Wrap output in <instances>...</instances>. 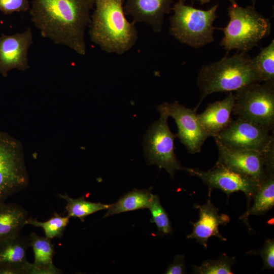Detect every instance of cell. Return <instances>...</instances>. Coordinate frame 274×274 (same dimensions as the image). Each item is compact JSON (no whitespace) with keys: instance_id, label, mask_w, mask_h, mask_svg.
Wrapping results in <instances>:
<instances>
[{"instance_id":"cell-1","label":"cell","mask_w":274,"mask_h":274,"mask_svg":"<svg viewBox=\"0 0 274 274\" xmlns=\"http://www.w3.org/2000/svg\"><path fill=\"white\" fill-rule=\"evenodd\" d=\"M31 20L44 38L85 55L94 0H32Z\"/></svg>"},{"instance_id":"cell-2","label":"cell","mask_w":274,"mask_h":274,"mask_svg":"<svg viewBox=\"0 0 274 274\" xmlns=\"http://www.w3.org/2000/svg\"><path fill=\"white\" fill-rule=\"evenodd\" d=\"M89 34L91 41L109 53L122 55L135 45L138 32L128 21L123 9L124 0H94Z\"/></svg>"},{"instance_id":"cell-3","label":"cell","mask_w":274,"mask_h":274,"mask_svg":"<svg viewBox=\"0 0 274 274\" xmlns=\"http://www.w3.org/2000/svg\"><path fill=\"white\" fill-rule=\"evenodd\" d=\"M255 82H261L252 58L246 52L237 53L231 57L226 55L200 69L197 79L200 99L197 106L212 93L237 91Z\"/></svg>"},{"instance_id":"cell-4","label":"cell","mask_w":274,"mask_h":274,"mask_svg":"<svg viewBox=\"0 0 274 274\" xmlns=\"http://www.w3.org/2000/svg\"><path fill=\"white\" fill-rule=\"evenodd\" d=\"M229 21L222 29L224 36L220 45L227 51L236 49L247 52L270 32L269 20L259 13L253 6L242 7L236 3L228 8Z\"/></svg>"},{"instance_id":"cell-5","label":"cell","mask_w":274,"mask_h":274,"mask_svg":"<svg viewBox=\"0 0 274 274\" xmlns=\"http://www.w3.org/2000/svg\"><path fill=\"white\" fill-rule=\"evenodd\" d=\"M218 4L208 10H202L178 2L172 8L169 33L181 43L195 48L214 41L213 23L217 18Z\"/></svg>"},{"instance_id":"cell-6","label":"cell","mask_w":274,"mask_h":274,"mask_svg":"<svg viewBox=\"0 0 274 274\" xmlns=\"http://www.w3.org/2000/svg\"><path fill=\"white\" fill-rule=\"evenodd\" d=\"M255 82L237 90L232 113L269 130L274 128V83Z\"/></svg>"},{"instance_id":"cell-7","label":"cell","mask_w":274,"mask_h":274,"mask_svg":"<svg viewBox=\"0 0 274 274\" xmlns=\"http://www.w3.org/2000/svg\"><path fill=\"white\" fill-rule=\"evenodd\" d=\"M28 175L19 145L0 132V202L25 189Z\"/></svg>"},{"instance_id":"cell-8","label":"cell","mask_w":274,"mask_h":274,"mask_svg":"<svg viewBox=\"0 0 274 274\" xmlns=\"http://www.w3.org/2000/svg\"><path fill=\"white\" fill-rule=\"evenodd\" d=\"M159 120L152 125L146 135L145 153L149 164H155L165 169L174 178L177 170H185L175 153L174 140L177 137L167 123L168 115L158 111Z\"/></svg>"},{"instance_id":"cell-9","label":"cell","mask_w":274,"mask_h":274,"mask_svg":"<svg viewBox=\"0 0 274 274\" xmlns=\"http://www.w3.org/2000/svg\"><path fill=\"white\" fill-rule=\"evenodd\" d=\"M185 171L200 179L209 188L218 189L228 195L244 192L247 198V210L260 184L247 175L217 163L208 171L192 168H186Z\"/></svg>"},{"instance_id":"cell-10","label":"cell","mask_w":274,"mask_h":274,"mask_svg":"<svg viewBox=\"0 0 274 274\" xmlns=\"http://www.w3.org/2000/svg\"><path fill=\"white\" fill-rule=\"evenodd\" d=\"M270 131L237 117L232 119L229 125L215 139L229 148L263 153L274 142L273 133L270 134Z\"/></svg>"},{"instance_id":"cell-11","label":"cell","mask_w":274,"mask_h":274,"mask_svg":"<svg viewBox=\"0 0 274 274\" xmlns=\"http://www.w3.org/2000/svg\"><path fill=\"white\" fill-rule=\"evenodd\" d=\"M198 107L191 109L177 101L165 102L157 107L158 111L164 112L175 119L178 129L176 136L192 154L200 152L209 138L198 120L196 113Z\"/></svg>"},{"instance_id":"cell-12","label":"cell","mask_w":274,"mask_h":274,"mask_svg":"<svg viewBox=\"0 0 274 274\" xmlns=\"http://www.w3.org/2000/svg\"><path fill=\"white\" fill-rule=\"evenodd\" d=\"M219 158L216 163L232 168L247 175L259 183L269 173L266 168L262 153L254 150L229 148L215 140Z\"/></svg>"},{"instance_id":"cell-13","label":"cell","mask_w":274,"mask_h":274,"mask_svg":"<svg viewBox=\"0 0 274 274\" xmlns=\"http://www.w3.org/2000/svg\"><path fill=\"white\" fill-rule=\"evenodd\" d=\"M33 42L30 27L24 32L0 36V74L6 77L9 71H25L30 68L28 51Z\"/></svg>"},{"instance_id":"cell-14","label":"cell","mask_w":274,"mask_h":274,"mask_svg":"<svg viewBox=\"0 0 274 274\" xmlns=\"http://www.w3.org/2000/svg\"><path fill=\"white\" fill-rule=\"evenodd\" d=\"M212 188H209L207 201L203 205L195 204L194 208L199 211V220L196 222H191L193 226L191 233L187 235L188 239H193L203 246L208 248L209 238L213 236H217L221 241H226V238L220 233L219 226L226 225L230 221L226 214H219V209L215 207L211 200Z\"/></svg>"},{"instance_id":"cell-15","label":"cell","mask_w":274,"mask_h":274,"mask_svg":"<svg viewBox=\"0 0 274 274\" xmlns=\"http://www.w3.org/2000/svg\"><path fill=\"white\" fill-rule=\"evenodd\" d=\"M173 3V0H126L123 9L133 23H146L154 32L159 33L162 30L165 15L172 10Z\"/></svg>"},{"instance_id":"cell-16","label":"cell","mask_w":274,"mask_h":274,"mask_svg":"<svg viewBox=\"0 0 274 274\" xmlns=\"http://www.w3.org/2000/svg\"><path fill=\"white\" fill-rule=\"evenodd\" d=\"M29 237L19 234L0 243V274H30L26 254Z\"/></svg>"},{"instance_id":"cell-17","label":"cell","mask_w":274,"mask_h":274,"mask_svg":"<svg viewBox=\"0 0 274 274\" xmlns=\"http://www.w3.org/2000/svg\"><path fill=\"white\" fill-rule=\"evenodd\" d=\"M235 96L230 92L223 100L209 104L201 114H197L202 128L209 137L216 138L230 123Z\"/></svg>"},{"instance_id":"cell-18","label":"cell","mask_w":274,"mask_h":274,"mask_svg":"<svg viewBox=\"0 0 274 274\" xmlns=\"http://www.w3.org/2000/svg\"><path fill=\"white\" fill-rule=\"evenodd\" d=\"M30 246L34 254V262L31 263L30 274H60L62 271L53 262L54 245L51 239L32 232L29 236Z\"/></svg>"},{"instance_id":"cell-19","label":"cell","mask_w":274,"mask_h":274,"mask_svg":"<svg viewBox=\"0 0 274 274\" xmlns=\"http://www.w3.org/2000/svg\"><path fill=\"white\" fill-rule=\"evenodd\" d=\"M28 218L27 211L22 206L0 202V243L20 234Z\"/></svg>"},{"instance_id":"cell-20","label":"cell","mask_w":274,"mask_h":274,"mask_svg":"<svg viewBox=\"0 0 274 274\" xmlns=\"http://www.w3.org/2000/svg\"><path fill=\"white\" fill-rule=\"evenodd\" d=\"M254 203L240 219L247 226L248 216L262 215L271 209L274 206V174H270L260 183L259 188L255 194Z\"/></svg>"},{"instance_id":"cell-21","label":"cell","mask_w":274,"mask_h":274,"mask_svg":"<svg viewBox=\"0 0 274 274\" xmlns=\"http://www.w3.org/2000/svg\"><path fill=\"white\" fill-rule=\"evenodd\" d=\"M153 194L150 189H134L110 204L104 218L123 212L148 208Z\"/></svg>"},{"instance_id":"cell-22","label":"cell","mask_w":274,"mask_h":274,"mask_svg":"<svg viewBox=\"0 0 274 274\" xmlns=\"http://www.w3.org/2000/svg\"><path fill=\"white\" fill-rule=\"evenodd\" d=\"M58 196L66 201L65 209L70 217L77 218L82 221L86 217L97 212L107 210L110 204L86 200L84 197L73 198L66 193L59 194Z\"/></svg>"},{"instance_id":"cell-23","label":"cell","mask_w":274,"mask_h":274,"mask_svg":"<svg viewBox=\"0 0 274 274\" xmlns=\"http://www.w3.org/2000/svg\"><path fill=\"white\" fill-rule=\"evenodd\" d=\"M254 68L261 82L274 83V40L252 58Z\"/></svg>"},{"instance_id":"cell-24","label":"cell","mask_w":274,"mask_h":274,"mask_svg":"<svg viewBox=\"0 0 274 274\" xmlns=\"http://www.w3.org/2000/svg\"><path fill=\"white\" fill-rule=\"evenodd\" d=\"M70 218L68 215L62 216L55 212L51 217L46 221L41 222L32 217L28 218L26 225L42 228L45 236L51 239L55 237H61L63 235Z\"/></svg>"},{"instance_id":"cell-25","label":"cell","mask_w":274,"mask_h":274,"mask_svg":"<svg viewBox=\"0 0 274 274\" xmlns=\"http://www.w3.org/2000/svg\"><path fill=\"white\" fill-rule=\"evenodd\" d=\"M235 262V257L230 258L223 254L218 259L204 261L199 266L193 265L191 269L195 274H231Z\"/></svg>"},{"instance_id":"cell-26","label":"cell","mask_w":274,"mask_h":274,"mask_svg":"<svg viewBox=\"0 0 274 274\" xmlns=\"http://www.w3.org/2000/svg\"><path fill=\"white\" fill-rule=\"evenodd\" d=\"M148 209L152 215L150 221L157 227L158 235L164 236L172 234L173 230L170 221L157 195L153 194Z\"/></svg>"},{"instance_id":"cell-27","label":"cell","mask_w":274,"mask_h":274,"mask_svg":"<svg viewBox=\"0 0 274 274\" xmlns=\"http://www.w3.org/2000/svg\"><path fill=\"white\" fill-rule=\"evenodd\" d=\"M247 253L259 255L263 260L262 269H273L274 267V241L267 239L265 242L263 247L259 251H251Z\"/></svg>"},{"instance_id":"cell-28","label":"cell","mask_w":274,"mask_h":274,"mask_svg":"<svg viewBox=\"0 0 274 274\" xmlns=\"http://www.w3.org/2000/svg\"><path fill=\"white\" fill-rule=\"evenodd\" d=\"M28 0H0V11L5 15L25 12L29 9Z\"/></svg>"},{"instance_id":"cell-29","label":"cell","mask_w":274,"mask_h":274,"mask_svg":"<svg viewBox=\"0 0 274 274\" xmlns=\"http://www.w3.org/2000/svg\"><path fill=\"white\" fill-rule=\"evenodd\" d=\"M186 273L183 255H177L167 267L165 273L183 274Z\"/></svg>"},{"instance_id":"cell-30","label":"cell","mask_w":274,"mask_h":274,"mask_svg":"<svg viewBox=\"0 0 274 274\" xmlns=\"http://www.w3.org/2000/svg\"><path fill=\"white\" fill-rule=\"evenodd\" d=\"M186 1V0H179V2H182V3H184V2ZM197 1H198L200 4H204L206 3H209L212 0H196ZM230 3L231 4H234L236 2V1L235 0H228Z\"/></svg>"},{"instance_id":"cell-31","label":"cell","mask_w":274,"mask_h":274,"mask_svg":"<svg viewBox=\"0 0 274 274\" xmlns=\"http://www.w3.org/2000/svg\"><path fill=\"white\" fill-rule=\"evenodd\" d=\"M256 1V0H252V3H253L252 6L254 7H255V4Z\"/></svg>"}]
</instances>
